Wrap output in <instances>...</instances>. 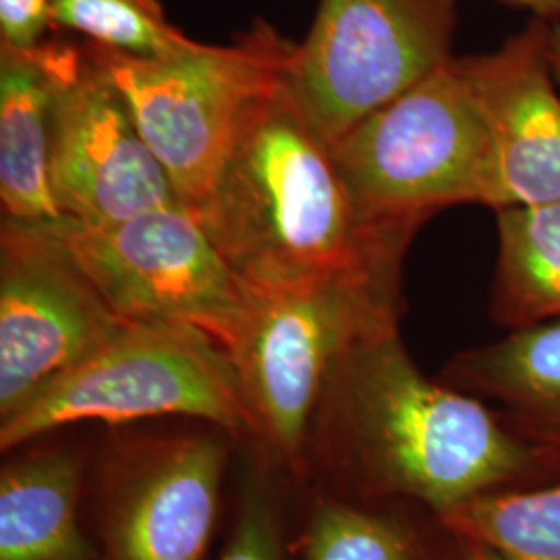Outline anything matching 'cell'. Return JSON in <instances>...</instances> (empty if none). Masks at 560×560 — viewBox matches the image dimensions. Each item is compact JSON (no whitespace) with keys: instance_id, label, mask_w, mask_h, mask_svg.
<instances>
[{"instance_id":"obj_21","label":"cell","mask_w":560,"mask_h":560,"mask_svg":"<svg viewBox=\"0 0 560 560\" xmlns=\"http://www.w3.org/2000/svg\"><path fill=\"white\" fill-rule=\"evenodd\" d=\"M52 0H0V44L32 50L52 38Z\"/></svg>"},{"instance_id":"obj_9","label":"cell","mask_w":560,"mask_h":560,"mask_svg":"<svg viewBox=\"0 0 560 560\" xmlns=\"http://www.w3.org/2000/svg\"><path fill=\"white\" fill-rule=\"evenodd\" d=\"M122 322L81 268L59 221L2 219L0 421L96 351Z\"/></svg>"},{"instance_id":"obj_15","label":"cell","mask_w":560,"mask_h":560,"mask_svg":"<svg viewBox=\"0 0 560 560\" xmlns=\"http://www.w3.org/2000/svg\"><path fill=\"white\" fill-rule=\"evenodd\" d=\"M11 455L0 469V560H101L81 523L80 453L30 442Z\"/></svg>"},{"instance_id":"obj_17","label":"cell","mask_w":560,"mask_h":560,"mask_svg":"<svg viewBox=\"0 0 560 560\" xmlns=\"http://www.w3.org/2000/svg\"><path fill=\"white\" fill-rule=\"evenodd\" d=\"M442 529L502 560H560V483L540 490H492L436 515Z\"/></svg>"},{"instance_id":"obj_2","label":"cell","mask_w":560,"mask_h":560,"mask_svg":"<svg viewBox=\"0 0 560 560\" xmlns=\"http://www.w3.org/2000/svg\"><path fill=\"white\" fill-rule=\"evenodd\" d=\"M194 212L222 258L258 291L405 258L421 226L363 214L332 145L284 83L249 110Z\"/></svg>"},{"instance_id":"obj_18","label":"cell","mask_w":560,"mask_h":560,"mask_svg":"<svg viewBox=\"0 0 560 560\" xmlns=\"http://www.w3.org/2000/svg\"><path fill=\"white\" fill-rule=\"evenodd\" d=\"M298 560H432L418 529L393 504H363L307 492Z\"/></svg>"},{"instance_id":"obj_13","label":"cell","mask_w":560,"mask_h":560,"mask_svg":"<svg viewBox=\"0 0 560 560\" xmlns=\"http://www.w3.org/2000/svg\"><path fill=\"white\" fill-rule=\"evenodd\" d=\"M80 44L59 34L32 50L0 44V201L15 221H59L50 183L52 110Z\"/></svg>"},{"instance_id":"obj_24","label":"cell","mask_w":560,"mask_h":560,"mask_svg":"<svg viewBox=\"0 0 560 560\" xmlns=\"http://www.w3.org/2000/svg\"><path fill=\"white\" fill-rule=\"evenodd\" d=\"M548 52L555 78L560 83V23H550V38H548Z\"/></svg>"},{"instance_id":"obj_8","label":"cell","mask_w":560,"mask_h":560,"mask_svg":"<svg viewBox=\"0 0 560 560\" xmlns=\"http://www.w3.org/2000/svg\"><path fill=\"white\" fill-rule=\"evenodd\" d=\"M59 226L122 320L194 326L224 349L237 337L252 287L222 258L194 210L175 203L108 226L69 219Z\"/></svg>"},{"instance_id":"obj_6","label":"cell","mask_w":560,"mask_h":560,"mask_svg":"<svg viewBox=\"0 0 560 560\" xmlns=\"http://www.w3.org/2000/svg\"><path fill=\"white\" fill-rule=\"evenodd\" d=\"M90 48L117 83L180 203L196 210L249 110L284 83L295 42L260 20L233 44H201L179 59H129Z\"/></svg>"},{"instance_id":"obj_11","label":"cell","mask_w":560,"mask_h":560,"mask_svg":"<svg viewBox=\"0 0 560 560\" xmlns=\"http://www.w3.org/2000/svg\"><path fill=\"white\" fill-rule=\"evenodd\" d=\"M50 183L60 217L83 226H108L180 203L90 44H81L55 98Z\"/></svg>"},{"instance_id":"obj_4","label":"cell","mask_w":560,"mask_h":560,"mask_svg":"<svg viewBox=\"0 0 560 560\" xmlns=\"http://www.w3.org/2000/svg\"><path fill=\"white\" fill-rule=\"evenodd\" d=\"M164 416L203 421L240 446L254 439L235 365L219 340L185 324L125 320L96 351L0 421V448L11 453L83 421L120 425Z\"/></svg>"},{"instance_id":"obj_22","label":"cell","mask_w":560,"mask_h":560,"mask_svg":"<svg viewBox=\"0 0 560 560\" xmlns=\"http://www.w3.org/2000/svg\"><path fill=\"white\" fill-rule=\"evenodd\" d=\"M506 7L532 13L536 20L560 23V0H499Z\"/></svg>"},{"instance_id":"obj_5","label":"cell","mask_w":560,"mask_h":560,"mask_svg":"<svg viewBox=\"0 0 560 560\" xmlns=\"http://www.w3.org/2000/svg\"><path fill=\"white\" fill-rule=\"evenodd\" d=\"M332 150L374 221L421 224L448 206H488L490 129L457 57L361 120Z\"/></svg>"},{"instance_id":"obj_1","label":"cell","mask_w":560,"mask_h":560,"mask_svg":"<svg viewBox=\"0 0 560 560\" xmlns=\"http://www.w3.org/2000/svg\"><path fill=\"white\" fill-rule=\"evenodd\" d=\"M540 469L483 400L423 376L393 324L358 340L332 368L301 490L363 504L413 502L436 517Z\"/></svg>"},{"instance_id":"obj_20","label":"cell","mask_w":560,"mask_h":560,"mask_svg":"<svg viewBox=\"0 0 560 560\" xmlns=\"http://www.w3.org/2000/svg\"><path fill=\"white\" fill-rule=\"evenodd\" d=\"M245 457L249 463L243 474L233 529L219 560H295L282 501L287 480L249 446H245Z\"/></svg>"},{"instance_id":"obj_10","label":"cell","mask_w":560,"mask_h":560,"mask_svg":"<svg viewBox=\"0 0 560 560\" xmlns=\"http://www.w3.org/2000/svg\"><path fill=\"white\" fill-rule=\"evenodd\" d=\"M233 446L217 428L106 442L96 471L101 560H203Z\"/></svg>"},{"instance_id":"obj_12","label":"cell","mask_w":560,"mask_h":560,"mask_svg":"<svg viewBox=\"0 0 560 560\" xmlns=\"http://www.w3.org/2000/svg\"><path fill=\"white\" fill-rule=\"evenodd\" d=\"M550 23L532 18L494 52L463 57L490 129L488 208L560 200V96Z\"/></svg>"},{"instance_id":"obj_3","label":"cell","mask_w":560,"mask_h":560,"mask_svg":"<svg viewBox=\"0 0 560 560\" xmlns=\"http://www.w3.org/2000/svg\"><path fill=\"white\" fill-rule=\"evenodd\" d=\"M402 258L272 291L252 289L226 349L247 405L249 448L303 488L310 428L337 361L358 340L399 324Z\"/></svg>"},{"instance_id":"obj_14","label":"cell","mask_w":560,"mask_h":560,"mask_svg":"<svg viewBox=\"0 0 560 560\" xmlns=\"http://www.w3.org/2000/svg\"><path fill=\"white\" fill-rule=\"evenodd\" d=\"M441 381L501 407L544 469H560V320L511 330L446 363Z\"/></svg>"},{"instance_id":"obj_23","label":"cell","mask_w":560,"mask_h":560,"mask_svg":"<svg viewBox=\"0 0 560 560\" xmlns=\"http://www.w3.org/2000/svg\"><path fill=\"white\" fill-rule=\"evenodd\" d=\"M459 557L457 560H502L497 552L483 548L480 544H474V541H459Z\"/></svg>"},{"instance_id":"obj_7","label":"cell","mask_w":560,"mask_h":560,"mask_svg":"<svg viewBox=\"0 0 560 560\" xmlns=\"http://www.w3.org/2000/svg\"><path fill=\"white\" fill-rule=\"evenodd\" d=\"M455 0H320L284 90L330 145L451 59Z\"/></svg>"},{"instance_id":"obj_16","label":"cell","mask_w":560,"mask_h":560,"mask_svg":"<svg viewBox=\"0 0 560 560\" xmlns=\"http://www.w3.org/2000/svg\"><path fill=\"white\" fill-rule=\"evenodd\" d=\"M490 316L511 330L560 320V200L497 210Z\"/></svg>"},{"instance_id":"obj_19","label":"cell","mask_w":560,"mask_h":560,"mask_svg":"<svg viewBox=\"0 0 560 560\" xmlns=\"http://www.w3.org/2000/svg\"><path fill=\"white\" fill-rule=\"evenodd\" d=\"M52 21L57 32L129 59H179L201 46L166 20L159 0H52Z\"/></svg>"}]
</instances>
